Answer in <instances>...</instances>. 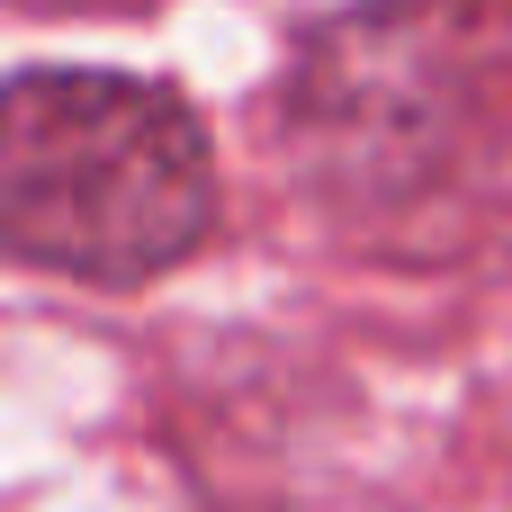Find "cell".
I'll return each instance as SVG.
<instances>
[{
  "instance_id": "obj_3",
  "label": "cell",
  "mask_w": 512,
  "mask_h": 512,
  "mask_svg": "<svg viewBox=\"0 0 512 512\" xmlns=\"http://www.w3.org/2000/svg\"><path fill=\"white\" fill-rule=\"evenodd\" d=\"M27 9H126V0H27Z\"/></svg>"
},
{
  "instance_id": "obj_1",
  "label": "cell",
  "mask_w": 512,
  "mask_h": 512,
  "mask_svg": "<svg viewBox=\"0 0 512 512\" xmlns=\"http://www.w3.org/2000/svg\"><path fill=\"white\" fill-rule=\"evenodd\" d=\"M288 153L351 243L432 261L512 198V0H369L288 72Z\"/></svg>"
},
{
  "instance_id": "obj_2",
  "label": "cell",
  "mask_w": 512,
  "mask_h": 512,
  "mask_svg": "<svg viewBox=\"0 0 512 512\" xmlns=\"http://www.w3.org/2000/svg\"><path fill=\"white\" fill-rule=\"evenodd\" d=\"M0 216L27 270L135 288L207 243L216 162L162 81L45 63L0 108Z\"/></svg>"
}]
</instances>
